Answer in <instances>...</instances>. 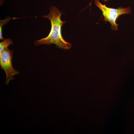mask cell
I'll return each mask as SVG.
<instances>
[{"mask_svg": "<svg viewBox=\"0 0 134 134\" xmlns=\"http://www.w3.org/2000/svg\"><path fill=\"white\" fill-rule=\"evenodd\" d=\"M50 12L42 17L49 19L51 23L50 32L46 37L36 40L34 42L35 46L41 44H55L57 47L68 50L72 46L71 43L66 41L63 37L61 29L62 25L66 23L61 19L62 11H60L56 7L52 6L49 9Z\"/></svg>", "mask_w": 134, "mask_h": 134, "instance_id": "6da1fadb", "label": "cell"}, {"mask_svg": "<svg viewBox=\"0 0 134 134\" xmlns=\"http://www.w3.org/2000/svg\"><path fill=\"white\" fill-rule=\"evenodd\" d=\"M95 4L102 11L104 18L103 20L105 22L108 21L111 24V28L114 31L118 30L119 24L116 23V19L121 15L129 14L131 13V8L119 7L118 8H110L107 7L105 4H103L99 0H95Z\"/></svg>", "mask_w": 134, "mask_h": 134, "instance_id": "7a4b0ae2", "label": "cell"}, {"mask_svg": "<svg viewBox=\"0 0 134 134\" xmlns=\"http://www.w3.org/2000/svg\"><path fill=\"white\" fill-rule=\"evenodd\" d=\"M13 51L8 48L2 52L0 57V65L1 68L6 74V85L8 84L9 81L14 79V76L19 73L17 70L14 68L12 66V60L13 58Z\"/></svg>", "mask_w": 134, "mask_h": 134, "instance_id": "3957f363", "label": "cell"}, {"mask_svg": "<svg viewBox=\"0 0 134 134\" xmlns=\"http://www.w3.org/2000/svg\"><path fill=\"white\" fill-rule=\"evenodd\" d=\"M0 43V57L1 56L3 51L8 48V46L13 44L12 40L10 38L4 39Z\"/></svg>", "mask_w": 134, "mask_h": 134, "instance_id": "277c9868", "label": "cell"}, {"mask_svg": "<svg viewBox=\"0 0 134 134\" xmlns=\"http://www.w3.org/2000/svg\"><path fill=\"white\" fill-rule=\"evenodd\" d=\"M11 19V17H8L5 19L0 20V39L4 40V39L2 36V27L3 25L7 23Z\"/></svg>", "mask_w": 134, "mask_h": 134, "instance_id": "5b68a950", "label": "cell"}, {"mask_svg": "<svg viewBox=\"0 0 134 134\" xmlns=\"http://www.w3.org/2000/svg\"><path fill=\"white\" fill-rule=\"evenodd\" d=\"M103 0L104 1L106 2L108 1L109 0Z\"/></svg>", "mask_w": 134, "mask_h": 134, "instance_id": "8992f818", "label": "cell"}]
</instances>
